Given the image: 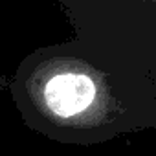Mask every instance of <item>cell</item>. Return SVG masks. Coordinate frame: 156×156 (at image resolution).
Here are the masks:
<instances>
[{"label":"cell","mask_w":156,"mask_h":156,"mask_svg":"<svg viewBox=\"0 0 156 156\" xmlns=\"http://www.w3.org/2000/svg\"><path fill=\"white\" fill-rule=\"evenodd\" d=\"M94 83L79 73H61L48 83L44 98L48 107L59 116H73L85 110L94 99Z\"/></svg>","instance_id":"6da1fadb"}]
</instances>
